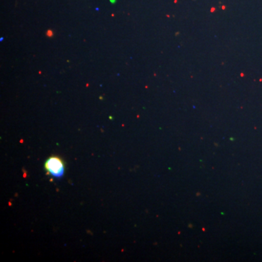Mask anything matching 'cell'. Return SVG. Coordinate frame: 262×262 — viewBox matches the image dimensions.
<instances>
[{
	"label": "cell",
	"instance_id": "1",
	"mask_svg": "<svg viewBox=\"0 0 262 262\" xmlns=\"http://www.w3.org/2000/svg\"><path fill=\"white\" fill-rule=\"evenodd\" d=\"M45 170L53 178L61 179L65 171L64 162L59 157H50L45 163Z\"/></svg>",
	"mask_w": 262,
	"mask_h": 262
},
{
	"label": "cell",
	"instance_id": "2",
	"mask_svg": "<svg viewBox=\"0 0 262 262\" xmlns=\"http://www.w3.org/2000/svg\"><path fill=\"white\" fill-rule=\"evenodd\" d=\"M46 34H47V36L48 37H52L53 36V31L51 30H48L47 33H46Z\"/></svg>",
	"mask_w": 262,
	"mask_h": 262
},
{
	"label": "cell",
	"instance_id": "3",
	"mask_svg": "<svg viewBox=\"0 0 262 262\" xmlns=\"http://www.w3.org/2000/svg\"><path fill=\"white\" fill-rule=\"evenodd\" d=\"M215 8H211V13H213V12H214V11H215Z\"/></svg>",
	"mask_w": 262,
	"mask_h": 262
},
{
	"label": "cell",
	"instance_id": "4",
	"mask_svg": "<svg viewBox=\"0 0 262 262\" xmlns=\"http://www.w3.org/2000/svg\"><path fill=\"white\" fill-rule=\"evenodd\" d=\"M225 8H225V6L222 7V9H225Z\"/></svg>",
	"mask_w": 262,
	"mask_h": 262
}]
</instances>
